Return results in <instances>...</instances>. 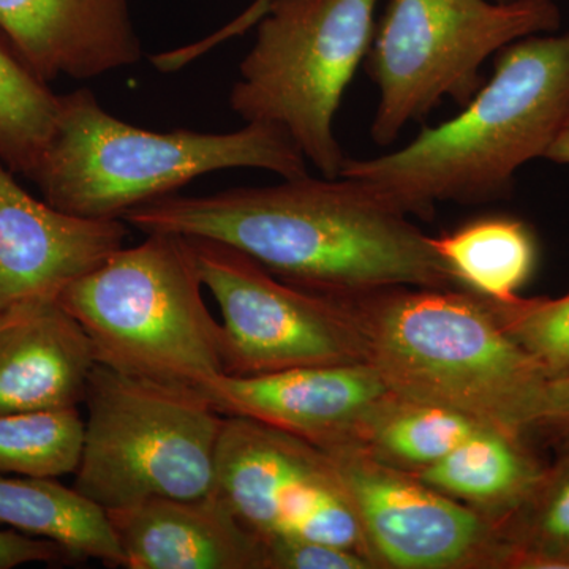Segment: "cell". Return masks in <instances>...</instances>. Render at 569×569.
Listing matches in <instances>:
<instances>
[{
    "label": "cell",
    "instance_id": "obj_1",
    "mask_svg": "<svg viewBox=\"0 0 569 569\" xmlns=\"http://www.w3.org/2000/svg\"><path fill=\"white\" fill-rule=\"evenodd\" d=\"M122 220L146 234L223 242L284 282L317 293L396 284L467 290L410 216L343 176L307 174L201 197L168 194Z\"/></svg>",
    "mask_w": 569,
    "mask_h": 569
},
{
    "label": "cell",
    "instance_id": "obj_2",
    "mask_svg": "<svg viewBox=\"0 0 569 569\" xmlns=\"http://www.w3.org/2000/svg\"><path fill=\"white\" fill-rule=\"evenodd\" d=\"M568 108L569 32L526 37L498 52L492 78L458 116L395 152L347 157L340 176L425 220L441 201L490 203L508 197L523 164L546 157Z\"/></svg>",
    "mask_w": 569,
    "mask_h": 569
},
{
    "label": "cell",
    "instance_id": "obj_3",
    "mask_svg": "<svg viewBox=\"0 0 569 569\" xmlns=\"http://www.w3.org/2000/svg\"><path fill=\"white\" fill-rule=\"evenodd\" d=\"M340 299L389 391L529 438L548 377L470 290L372 288Z\"/></svg>",
    "mask_w": 569,
    "mask_h": 569
},
{
    "label": "cell",
    "instance_id": "obj_4",
    "mask_svg": "<svg viewBox=\"0 0 569 569\" xmlns=\"http://www.w3.org/2000/svg\"><path fill=\"white\" fill-rule=\"evenodd\" d=\"M257 168L282 179L309 174L290 134L246 122L230 133L152 132L110 114L88 89L61 96L58 126L31 181L43 201L88 219H121L213 171Z\"/></svg>",
    "mask_w": 569,
    "mask_h": 569
},
{
    "label": "cell",
    "instance_id": "obj_5",
    "mask_svg": "<svg viewBox=\"0 0 569 569\" xmlns=\"http://www.w3.org/2000/svg\"><path fill=\"white\" fill-rule=\"evenodd\" d=\"M146 236L63 288L58 301L91 339L97 365L203 389L224 376L222 323L206 306L189 239Z\"/></svg>",
    "mask_w": 569,
    "mask_h": 569
},
{
    "label": "cell",
    "instance_id": "obj_6",
    "mask_svg": "<svg viewBox=\"0 0 569 569\" xmlns=\"http://www.w3.org/2000/svg\"><path fill=\"white\" fill-rule=\"evenodd\" d=\"M73 488L108 509L149 498L206 497L216 488L224 417L201 389L96 365Z\"/></svg>",
    "mask_w": 569,
    "mask_h": 569
},
{
    "label": "cell",
    "instance_id": "obj_7",
    "mask_svg": "<svg viewBox=\"0 0 569 569\" xmlns=\"http://www.w3.org/2000/svg\"><path fill=\"white\" fill-rule=\"evenodd\" d=\"M377 6L269 0L231 88L230 108L239 118L283 129L323 178H339L347 160L336 114L372 47Z\"/></svg>",
    "mask_w": 569,
    "mask_h": 569
},
{
    "label": "cell",
    "instance_id": "obj_8",
    "mask_svg": "<svg viewBox=\"0 0 569 569\" xmlns=\"http://www.w3.org/2000/svg\"><path fill=\"white\" fill-rule=\"evenodd\" d=\"M560 26L556 0H389L367 52L378 89L373 141L392 144L441 100L463 107L485 84L490 56Z\"/></svg>",
    "mask_w": 569,
    "mask_h": 569
},
{
    "label": "cell",
    "instance_id": "obj_9",
    "mask_svg": "<svg viewBox=\"0 0 569 569\" xmlns=\"http://www.w3.org/2000/svg\"><path fill=\"white\" fill-rule=\"evenodd\" d=\"M187 239L222 316L224 376L366 365L358 331L336 296L284 282L223 242Z\"/></svg>",
    "mask_w": 569,
    "mask_h": 569
},
{
    "label": "cell",
    "instance_id": "obj_10",
    "mask_svg": "<svg viewBox=\"0 0 569 569\" xmlns=\"http://www.w3.org/2000/svg\"><path fill=\"white\" fill-rule=\"evenodd\" d=\"M213 493L261 541L309 539L355 550L373 563L335 462L302 438L224 417Z\"/></svg>",
    "mask_w": 569,
    "mask_h": 569
},
{
    "label": "cell",
    "instance_id": "obj_11",
    "mask_svg": "<svg viewBox=\"0 0 569 569\" xmlns=\"http://www.w3.org/2000/svg\"><path fill=\"white\" fill-rule=\"evenodd\" d=\"M323 451L346 486L377 568L515 569V549L492 519L355 445Z\"/></svg>",
    "mask_w": 569,
    "mask_h": 569
},
{
    "label": "cell",
    "instance_id": "obj_12",
    "mask_svg": "<svg viewBox=\"0 0 569 569\" xmlns=\"http://www.w3.org/2000/svg\"><path fill=\"white\" fill-rule=\"evenodd\" d=\"M201 391L223 417L263 422L321 449L350 445L391 395L367 365L298 367L254 377L219 376Z\"/></svg>",
    "mask_w": 569,
    "mask_h": 569
},
{
    "label": "cell",
    "instance_id": "obj_13",
    "mask_svg": "<svg viewBox=\"0 0 569 569\" xmlns=\"http://www.w3.org/2000/svg\"><path fill=\"white\" fill-rule=\"evenodd\" d=\"M121 219H88L31 197L0 162V307L58 299L123 247Z\"/></svg>",
    "mask_w": 569,
    "mask_h": 569
},
{
    "label": "cell",
    "instance_id": "obj_14",
    "mask_svg": "<svg viewBox=\"0 0 569 569\" xmlns=\"http://www.w3.org/2000/svg\"><path fill=\"white\" fill-rule=\"evenodd\" d=\"M0 31L43 80H93L141 61L130 0H0Z\"/></svg>",
    "mask_w": 569,
    "mask_h": 569
},
{
    "label": "cell",
    "instance_id": "obj_15",
    "mask_svg": "<svg viewBox=\"0 0 569 569\" xmlns=\"http://www.w3.org/2000/svg\"><path fill=\"white\" fill-rule=\"evenodd\" d=\"M96 365L91 339L58 299L0 307V415L80 407Z\"/></svg>",
    "mask_w": 569,
    "mask_h": 569
},
{
    "label": "cell",
    "instance_id": "obj_16",
    "mask_svg": "<svg viewBox=\"0 0 569 569\" xmlns=\"http://www.w3.org/2000/svg\"><path fill=\"white\" fill-rule=\"evenodd\" d=\"M127 569H266L264 545L216 493L108 509Z\"/></svg>",
    "mask_w": 569,
    "mask_h": 569
},
{
    "label": "cell",
    "instance_id": "obj_17",
    "mask_svg": "<svg viewBox=\"0 0 569 569\" xmlns=\"http://www.w3.org/2000/svg\"><path fill=\"white\" fill-rule=\"evenodd\" d=\"M546 470L548 466L531 451L529 438L479 427L415 477L501 527L529 500Z\"/></svg>",
    "mask_w": 569,
    "mask_h": 569
},
{
    "label": "cell",
    "instance_id": "obj_18",
    "mask_svg": "<svg viewBox=\"0 0 569 569\" xmlns=\"http://www.w3.org/2000/svg\"><path fill=\"white\" fill-rule=\"evenodd\" d=\"M0 526L58 542L74 561L93 559L110 568H126L107 511L54 478L0 473Z\"/></svg>",
    "mask_w": 569,
    "mask_h": 569
},
{
    "label": "cell",
    "instance_id": "obj_19",
    "mask_svg": "<svg viewBox=\"0 0 569 569\" xmlns=\"http://www.w3.org/2000/svg\"><path fill=\"white\" fill-rule=\"evenodd\" d=\"M481 426L451 408L396 395L367 415L350 445L407 473L418 475L443 459Z\"/></svg>",
    "mask_w": 569,
    "mask_h": 569
},
{
    "label": "cell",
    "instance_id": "obj_20",
    "mask_svg": "<svg viewBox=\"0 0 569 569\" xmlns=\"http://www.w3.org/2000/svg\"><path fill=\"white\" fill-rule=\"evenodd\" d=\"M432 246L463 288L501 302L518 296L537 264L533 233L511 217H482Z\"/></svg>",
    "mask_w": 569,
    "mask_h": 569
},
{
    "label": "cell",
    "instance_id": "obj_21",
    "mask_svg": "<svg viewBox=\"0 0 569 569\" xmlns=\"http://www.w3.org/2000/svg\"><path fill=\"white\" fill-rule=\"evenodd\" d=\"M61 96L21 58L0 31V162L31 179L50 142Z\"/></svg>",
    "mask_w": 569,
    "mask_h": 569
},
{
    "label": "cell",
    "instance_id": "obj_22",
    "mask_svg": "<svg viewBox=\"0 0 569 569\" xmlns=\"http://www.w3.org/2000/svg\"><path fill=\"white\" fill-rule=\"evenodd\" d=\"M84 419L78 408L0 415V473L31 478L74 475Z\"/></svg>",
    "mask_w": 569,
    "mask_h": 569
},
{
    "label": "cell",
    "instance_id": "obj_23",
    "mask_svg": "<svg viewBox=\"0 0 569 569\" xmlns=\"http://www.w3.org/2000/svg\"><path fill=\"white\" fill-rule=\"evenodd\" d=\"M501 530L515 549V569H569V448Z\"/></svg>",
    "mask_w": 569,
    "mask_h": 569
},
{
    "label": "cell",
    "instance_id": "obj_24",
    "mask_svg": "<svg viewBox=\"0 0 569 569\" xmlns=\"http://www.w3.org/2000/svg\"><path fill=\"white\" fill-rule=\"evenodd\" d=\"M507 335L541 367L548 380L569 377V291L559 298L490 299Z\"/></svg>",
    "mask_w": 569,
    "mask_h": 569
},
{
    "label": "cell",
    "instance_id": "obj_25",
    "mask_svg": "<svg viewBox=\"0 0 569 569\" xmlns=\"http://www.w3.org/2000/svg\"><path fill=\"white\" fill-rule=\"evenodd\" d=\"M263 545L266 569H377L361 553L325 542L274 538Z\"/></svg>",
    "mask_w": 569,
    "mask_h": 569
},
{
    "label": "cell",
    "instance_id": "obj_26",
    "mask_svg": "<svg viewBox=\"0 0 569 569\" xmlns=\"http://www.w3.org/2000/svg\"><path fill=\"white\" fill-rule=\"evenodd\" d=\"M541 436L561 449L569 448V377L549 380L539 399L530 436Z\"/></svg>",
    "mask_w": 569,
    "mask_h": 569
},
{
    "label": "cell",
    "instance_id": "obj_27",
    "mask_svg": "<svg viewBox=\"0 0 569 569\" xmlns=\"http://www.w3.org/2000/svg\"><path fill=\"white\" fill-rule=\"evenodd\" d=\"M74 561L58 542L50 539L0 531V569H11L28 563H67Z\"/></svg>",
    "mask_w": 569,
    "mask_h": 569
},
{
    "label": "cell",
    "instance_id": "obj_28",
    "mask_svg": "<svg viewBox=\"0 0 569 569\" xmlns=\"http://www.w3.org/2000/svg\"><path fill=\"white\" fill-rule=\"evenodd\" d=\"M545 159L550 162L569 164V108Z\"/></svg>",
    "mask_w": 569,
    "mask_h": 569
}]
</instances>
